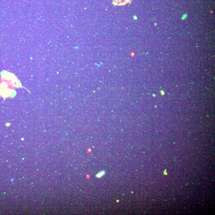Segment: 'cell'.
Wrapping results in <instances>:
<instances>
[{
	"mask_svg": "<svg viewBox=\"0 0 215 215\" xmlns=\"http://www.w3.org/2000/svg\"><path fill=\"white\" fill-rule=\"evenodd\" d=\"M105 174V172H100V173H99L98 174H97L96 176L97 177H101L103 175V174Z\"/></svg>",
	"mask_w": 215,
	"mask_h": 215,
	"instance_id": "1",
	"label": "cell"
}]
</instances>
